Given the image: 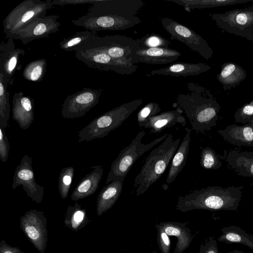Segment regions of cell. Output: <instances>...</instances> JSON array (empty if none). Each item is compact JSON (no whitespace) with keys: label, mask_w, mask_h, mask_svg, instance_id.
I'll list each match as a JSON object with an SVG mask.
<instances>
[{"label":"cell","mask_w":253,"mask_h":253,"mask_svg":"<svg viewBox=\"0 0 253 253\" xmlns=\"http://www.w3.org/2000/svg\"><path fill=\"white\" fill-rule=\"evenodd\" d=\"M186 85L189 92L178 95L173 106L184 112L192 129L197 132L210 130L216 126L219 104L204 87L192 82Z\"/></svg>","instance_id":"1"},{"label":"cell","mask_w":253,"mask_h":253,"mask_svg":"<svg viewBox=\"0 0 253 253\" xmlns=\"http://www.w3.org/2000/svg\"><path fill=\"white\" fill-rule=\"evenodd\" d=\"M243 186H209L178 197L175 209L182 212L194 210L237 211Z\"/></svg>","instance_id":"2"},{"label":"cell","mask_w":253,"mask_h":253,"mask_svg":"<svg viewBox=\"0 0 253 253\" xmlns=\"http://www.w3.org/2000/svg\"><path fill=\"white\" fill-rule=\"evenodd\" d=\"M181 138L173 139L171 134L146 158L140 172L134 179L136 195L145 193L164 173L179 144Z\"/></svg>","instance_id":"3"},{"label":"cell","mask_w":253,"mask_h":253,"mask_svg":"<svg viewBox=\"0 0 253 253\" xmlns=\"http://www.w3.org/2000/svg\"><path fill=\"white\" fill-rule=\"evenodd\" d=\"M143 100L135 99L125 103L94 118L78 132V141H92L106 136L117 128L142 104Z\"/></svg>","instance_id":"4"},{"label":"cell","mask_w":253,"mask_h":253,"mask_svg":"<svg viewBox=\"0 0 253 253\" xmlns=\"http://www.w3.org/2000/svg\"><path fill=\"white\" fill-rule=\"evenodd\" d=\"M52 0H25L18 4L2 22L3 33L8 39L14 34L25 28L37 18L45 16L53 6Z\"/></svg>","instance_id":"5"},{"label":"cell","mask_w":253,"mask_h":253,"mask_svg":"<svg viewBox=\"0 0 253 253\" xmlns=\"http://www.w3.org/2000/svg\"><path fill=\"white\" fill-rule=\"evenodd\" d=\"M145 132H139L130 143L122 149L116 159L113 162L105 184H108L114 180H125L130 169L138 158L154 146L164 140L169 134H165L148 144L142 143Z\"/></svg>","instance_id":"6"},{"label":"cell","mask_w":253,"mask_h":253,"mask_svg":"<svg viewBox=\"0 0 253 253\" xmlns=\"http://www.w3.org/2000/svg\"><path fill=\"white\" fill-rule=\"evenodd\" d=\"M75 56L89 68L111 71L122 75H131L138 67L135 64L118 61L103 50L87 44L76 51Z\"/></svg>","instance_id":"7"},{"label":"cell","mask_w":253,"mask_h":253,"mask_svg":"<svg viewBox=\"0 0 253 253\" xmlns=\"http://www.w3.org/2000/svg\"><path fill=\"white\" fill-rule=\"evenodd\" d=\"M210 15L220 29L253 41V6Z\"/></svg>","instance_id":"8"},{"label":"cell","mask_w":253,"mask_h":253,"mask_svg":"<svg viewBox=\"0 0 253 253\" xmlns=\"http://www.w3.org/2000/svg\"><path fill=\"white\" fill-rule=\"evenodd\" d=\"M161 22L171 40L182 42L206 60L213 56V50L206 40L193 30L169 18H161Z\"/></svg>","instance_id":"9"},{"label":"cell","mask_w":253,"mask_h":253,"mask_svg":"<svg viewBox=\"0 0 253 253\" xmlns=\"http://www.w3.org/2000/svg\"><path fill=\"white\" fill-rule=\"evenodd\" d=\"M86 44L105 51L113 58L127 64L131 55L141 48L139 39H133L120 35L98 36Z\"/></svg>","instance_id":"10"},{"label":"cell","mask_w":253,"mask_h":253,"mask_svg":"<svg viewBox=\"0 0 253 253\" xmlns=\"http://www.w3.org/2000/svg\"><path fill=\"white\" fill-rule=\"evenodd\" d=\"M47 219L42 211L30 210L20 218V227L26 237L41 253L47 246Z\"/></svg>","instance_id":"11"},{"label":"cell","mask_w":253,"mask_h":253,"mask_svg":"<svg viewBox=\"0 0 253 253\" xmlns=\"http://www.w3.org/2000/svg\"><path fill=\"white\" fill-rule=\"evenodd\" d=\"M75 25L96 32L104 30H124L140 23L137 16L122 17L112 15H93L86 14L71 21Z\"/></svg>","instance_id":"12"},{"label":"cell","mask_w":253,"mask_h":253,"mask_svg":"<svg viewBox=\"0 0 253 253\" xmlns=\"http://www.w3.org/2000/svg\"><path fill=\"white\" fill-rule=\"evenodd\" d=\"M102 92V89L84 87L68 96L62 105V117L65 119H74L84 116L98 104Z\"/></svg>","instance_id":"13"},{"label":"cell","mask_w":253,"mask_h":253,"mask_svg":"<svg viewBox=\"0 0 253 253\" xmlns=\"http://www.w3.org/2000/svg\"><path fill=\"white\" fill-rule=\"evenodd\" d=\"M32 157L24 155L14 171L12 189L21 185L27 196L37 204L41 203L44 195V187L39 185L35 179L32 167Z\"/></svg>","instance_id":"14"},{"label":"cell","mask_w":253,"mask_h":253,"mask_svg":"<svg viewBox=\"0 0 253 253\" xmlns=\"http://www.w3.org/2000/svg\"><path fill=\"white\" fill-rule=\"evenodd\" d=\"M144 5L141 0H97L86 13L93 15L135 16Z\"/></svg>","instance_id":"15"},{"label":"cell","mask_w":253,"mask_h":253,"mask_svg":"<svg viewBox=\"0 0 253 253\" xmlns=\"http://www.w3.org/2000/svg\"><path fill=\"white\" fill-rule=\"evenodd\" d=\"M59 17L58 15H51L39 17L25 28L14 34L11 38L20 41L25 45L35 40L47 38L59 31L61 25L57 21Z\"/></svg>","instance_id":"16"},{"label":"cell","mask_w":253,"mask_h":253,"mask_svg":"<svg viewBox=\"0 0 253 253\" xmlns=\"http://www.w3.org/2000/svg\"><path fill=\"white\" fill-rule=\"evenodd\" d=\"M24 50L16 48L14 39L10 38L0 44V73L6 78L8 85H12L16 72L21 68V59Z\"/></svg>","instance_id":"17"},{"label":"cell","mask_w":253,"mask_h":253,"mask_svg":"<svg viewBox=\"0 0 253 253\" xmlns=\"http://www.w3.org/2000/svg\"><path fill=\"white\" fill-rule=\"evenodd\" d=\"M181 55L179 51L169 48H140L131 55L129 62L132 64L138 63L166 64L176 60Z\"/></svg>","instance_id":"18"},{"label":"cell","mask_w":253,"mask_h":253,"mask_svg":"<svg viewBox=\"0 0 253 253\" xmlns=\"http://www.w3.org/2000/svg\"><path fill=\"white\" fill-rule=\"evenodd\" d=\"M12 119L20 127L28 129L34 119V100L22 91L14 93L12 98Z\"/></svg>","instance_id":"19"},{"label":"cell","mask_w":253,"mask_h":253,"mask_svg":"<svg viewBox=\"0 0 253 253\" xmlns=\"http://www.w3.org/2000/svg\"><path fill=\"white\" fill-rule=\"evenodd\" d=\"M222 159L238 175L253 177V152L225 150Z\"/></svg>","instance_id":"20"},{"label":"cell","mask_w":253,"mask_h":253,"mask_svg":"<svg viewBox=\"0 0 253 253\" xmlns=\"http://www.w3.org/2000/svg\"><path fill=\"white\" fill-rule=\"evenodd\" d=\"M211 69V67L204 63L176 62L168 67L153 70L146 74L147 76L163 75L174 77L197 76Z\"/></svg>","instance_id":"21"},{"label":"cell","mask_w":253,"mask_h":253,"mask_svg":"<svg viewBox=\"0 0 253 253\" xmlns=\"http://www.w3.org/2000/svg\"><path fill=\"white\" fill-rule=\"evenodd\" d=\"M217 132L232 145L253 147V126L250 123L241 126L231 124Z\"/></svg>","instance_id":"22"},{"label":"cell","mask_w":253,"mask_h":253,"mask_svg":"<svg viewBox=\"0 0 253 253\" xmlns=\"http://www.w3.org/2000/svg\"><path fill=\"white\" fill-rule=\"evenodd\" d=\"M93 170L81 179L72 192L71 199L73 201L86 198L94 194L98 188L103 173L102 166L92 167Z\"/></svg>","instance_id":"23"},{"label":"cell","mask_w":253,"mask_h":253,"mask_svg":"<svg viewBox=\"0 0 253 253\" xmlns=\"http://www.w3.org/2000/svg\"><path fill=\"white\" fill-rule=\"evenodd\" d=\"M182 112L177 108L175 110L167 111L158 114L148 120L144 128H149L151 133H157L177 124L184 126L186 121L182 115Z\"/></svg>","instance_id":"24"},{"label":"cell","mask_w":253,"mask_h":253,"mask_svg":"<svg viewBox=\"0 0 253 253\" xmlns=\"http://www.w3.org/2000/svg\"><path fill=\"white\" fill-rule=\"evenodd\" d=\"M123 180H114L104 186L97 199L96 212L98 216L111 209L121 195Z\"/></svg>","instance_id":"25"},{"label":"cell","mask_w":253,"mask_h":253,"mask_svg":"<svg viewBox=\"0 0 253 253\" xmlns=\"http://www.w3.org/2000/svg\"><path fill=\"white\" fill-rule=\"evenodd\" d=\"M185 130L184 138L171 161L167 178L168 185H169L175 179L186 164L191 141V129L185 128Z\"/></svg>","instance_id":"26"},{"label":"cell","mask_w":253,"mask_h":253,"mask_svg":"<svg viewBox=\"0 0 253 253\" xmlns=\"http://www.w3.org/2000/svg\"><path fill=\"white\" fill-rule=\"evenodd\" d=\"M159 225L167 235L176 237L177 242L174 253H182L189 247L192 237L190 229L185 223L166 221L161 222Z\"/></svg>","instance_id":"27"},{"label":"cell","mask_w":253,"mask_h":253,"mask_svg":"<svg viewBox=\"0 0 253 253\" xmlns=\"http://www.w3.org/2000/svg\"><path fill=\"white\" fill-rule=\"evenodd\" d=\"M217 80L222 85L224 90L236 87L247 78L246 71L239 65L233 62L224 63Z\"/></svg>","instance_id":"28"},{"label":"cell","mask_w":253,"mask_h":253,"mask_svg":"<svg viewBox=\"0 0 253 253\" xmlns=\"http://www.w3.org/2000/svg\"><path fill=\"white\" fill-rule=\"evenodd\" d=\"M221 232L222 234L217 238L218 241L242 244L253 250V234L246 232L236 225L223 227Z\"/></svg>","instance_id":"29"},{"label":"cell","mask_w":253,"mask_h":253,"mask_svg":"<svg viewBox=\"0 0 253 253\" xmlns=\"http://www.w3.org/2000/svg\"><path fill=\"white\" fill-rule=\"evenodd\" d=\"M85 210L78 203L73 206L69 205L65 214L64 223L66 227L74 231H77L90 222Z\"/></svg>","instance_id":"30"},{"label":"cell","mask_w":253,"mask_h":253,"mask_svg":"<svg viewBox=\"0 0 253 253\" xmlns=\"http://www.w3.org/2000/svg\"><path fill=\"white\" fill-rule=\"evenodd\" d=\"M182 6L188 11L193 9L213 8L243 3L251 0H165Z\"/></svg>","instance_id":"31"},{"label":"cell","mask_w":253,"mask_h":253,"mask_svg":"<svg viewBox=\"0 0 253 253\" xmlns=\"http://www.w3.org/2000/svg\"><path fill=\"white\" fill-rule=\"evenodd\" d=\"M98 36L96 32L88 30L77 32L68 38H64L59 42V47L66 51H76Z\"/></svg>","instance_id":"32"},{"label":"cell","mask_w":253,"mask_h":253,"mask_svg":"<svg viewBox=\"0 0 253 253\" xmlns=\"http://www.w3.org/2000/svg\"><path fill=\"white\" fill-rule=\"evenodd\" d=\"M8 86L6 77L0 73V127L4 129L8 126L10 110Z\"/></svg>","instance_id":"33"},{"label":"cell","mask_w":253,"mask_h":253,"mask_svg":"<svg viewBox=\"0 0 253 253\" xmlns=\"http://www.w3.org/2000/svg\"><path fill=\"white\" fill-rule=\"evenodd\" d=\"M46 68L47 62L45 59H37L26 65L23 71L22 75L28 81L39 82L42 80Z\"/></svg>","instance_id":"34"},{"label":"cell","mask_w":253,"mask_h":253,"mask_svg":"<svg viewBox=\"0 0 253 253\" xmlns=\"http://www.w3.org/2000/svg\"><path fill=\"white\" fill-rule=\"evenodd\" d=\"M75 169L73 167L63 168L59 174L58 182L59 193L62 199L68 197L74 175Z\"/></svg>","instance_id":"35"},{"label":"cell","mask_w":253,"mask_h":253,"mask_svg":"<svg viewBox=\"0 0 253 253\" xmlns=\"http://www.w3.org/2000/svg\"><path fill=\"white\" fill-rule=\"evenodd\" d=\"M200 165L206 169H217L222 166V163L215 151L209 147L202 149Z\"/></svg>","instance_id":"36"},{"label":"cell","mask_w":253,"mask_h":253,"mask_svg":"<svg viewBox=\"0 0 253 253\" xmlns=\"http://www.w3.org/2000/svg\"><path fill=\"white\" fill-rule=\"evenodd\" d=\"M141 48L151 47L169 48L170 42L155 33L148 34L139 39Z\"/></svg>","instance_id":"37"},{"label":"cell","mask_w":253,"mask_h":253,"mask_svg":"<svg viewBox=\"0 0 253 253\" xmlns=\"http://www.w3.org/2000/svg\"><path fill=\"white\" fill-rule=\"evenodd\" d=\"M161 109L158 103L149 102L145 105L138 112L137 121L140 127H144L148 120L161 111Z\"/></svg>","instance_id":"38"},{"label":"cell","mask_w":253,"mask_h":253,"mask_svg":"<svg viewBox=\"0 0 253 253\" xmlns=\"http://www.w3.org/2000/svg\"><path fill=\"white\" fill-rule=\"evenodd\" d=\"M253 119V100L239 108L234 115L235 122L244 125Z\"/></svg>","instance_id":"39"},{"label":"cell","mask_w":253,"mask_h":253,"mask_svg":"<svg viewBox=\"0 0 253 253\" xmlns=\"http://www.w3.org/2000/svg\"><path fill=\"white\" fill-rule=\"evenodd\" d=\"M157 243L162 253H170V241L169 236L164 231L159 224H156Z\"/></svg>","instance_id":"40"},{"label":"cell","mask_w":253,"mask_h":253,"mask_svg":"<svg viewBox=\"0 0 253 253\" xmlns=\"http://www.w3.org/2000/svg\"><path fill=\"white\" fill-rule=\"evenodd\" d=\"M9 151V143L5 135V129L0 127V159L2 163L8 159Z\"/></svg>","instance_id":"41"},{"label":"cell","mask_w":253,"mask_h":253,"mask_svg":"<svg viewBox=\"0 0 253 253\" xmlns=\"http://www.w3.org/2000/svg\"><path fill=\"white\" fill-rule=\"evenodd\" d=\"M199 253H219L216 241L212 237H208L201 245Z\"/></svg>","instance_id":"42"},{"label":"cell","mask_w":253,"mask_h":253,"mask_svg":"<svg viewBox=\"0 0 253 253\" xmlns=\"http://www.w3.org/2000/svg\"><path fill=\"white\" fill-rule=\"evenodd\" d=\"M97 0H54L52 5H64L66 4H93Z\"/></svg>","instance_id":"43"},{"label":"cell","mask_w":253,"mask_h":253,"mask_svg":"<svg viewBox=\"0 0 253 253\" xmlns=\"http://www.w3.org/2000/svg\"><path fill=\"white\" fill-rule=\"evenodd\" d=\"M0 253H24L18 247L8 245L4 239L0 242Z\"/></svg>","instance_id":"44"},{"label":"cell","mask_w":253,"mask_h":253,"mask_svg":"<svg viewBox=\"0 0 253 253\" xmlns=\"http://www.w3.org/2000/svg\"><path fill=\"white\" fill-rule=\"evenodd\" d=\"M228 253H245L243 252L238 251L237 250H235L233 251L229 252Z\"/></svg>","instance_id":"45"},{"label":"cell","mask_w":253,"mask_h":253,"mask_svg":"<svg viewBox=\"0 0 253 253\" xmlns=\"http://www.w3.org/2000/svg\"><path fill=\"white\" fill-rule=\"evenodd\" d=\"M249 123H250L251 125H252L253 126V119Z\"/></svg>","instance_id":"46"},{"label":"cell","mask_w":253,"mask_h":253,"mask_svg":"<svg viewBox=\"0 0 253 253\" xmlns=\"http://www.w3.org/2000/svg\"><path fill=\"white\" fill-rule=\"evenodd\" d=\"M152 253H157L156 251H153Z\"/></svg>","instance_id":"47"},{"label":"cell","mask_w":253,"mask_h":253,"mask_svg":"<svg viewBox=\"0 0 253 253\" xmlns=\"http://www.w3.org/2000/svg\"><path fill=\"white\" fill-rule=\"evenodd\" d=\"M251 1H253V0H251Z\"/></svg>","instance_id":"48"}]
</instances>
